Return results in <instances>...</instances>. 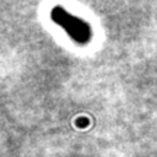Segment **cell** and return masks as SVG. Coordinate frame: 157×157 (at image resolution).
<instances>
[{"instance_id":"obj_1","label":"cell","mask_w":157,"mask_h":157,"mask_svg":"<svg viewBox=\"0 0 157 157\" xmlns=\"http://www.w3.org/2000/svg\"><path fill=\"white\" fill-rule=\"evenodd\" d=\"M50 17L77 45H82V47L87 45L93 38V31L90 23L82 17L74 16L73 13H70L63 6H54L50 12Z\"/></svg>"}]
</instances>
